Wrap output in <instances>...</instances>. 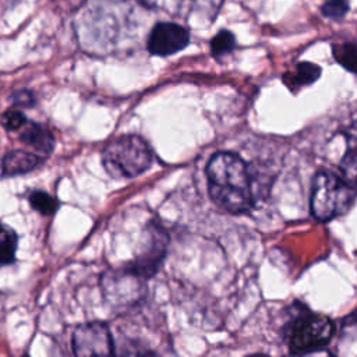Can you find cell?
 <instances>
[{
	"instance_id": "obj_15",
	"label": "cell",
	"mask_w": 357,
	"mask_h": 357,
	"mask_svg": "<svg viewBox=\"0 0 357 357\" xmlns=\"http://www.w3.org/2000/svg\"><path fill=\"white\" fill-rule=\"evenodd\" d=\"M26 120H28L26 116L20 110V107H15V106L3 112L0 117V123L7 131L20 130L26 123Z\"/></svg>"
},
{
	"instance_id": "obj_16",
	"label": "cell",
	"mask_w": 357,
	"mask_h": 357,
	"mask_svg": "<svg viewBox=\"0 0 357 357\" xmlns=\"http://www.w3.org/2000/svg\"><path fill=\"white\" fill-rule=\"evenodd\" d=\"M322 14L328 18L339 20L349 11V0H328L322 4Z\"/></svg>"
},
{
	"instance_id": "obj_14",
	"label": "cell",
	"mask_w": 357,
	"mask_h": 357,
	"mask_svg": "<svg viewBox=\"0 0 357 357\" xmlns=\"http://www.w3.org/2000/svg\"><path fill=\"white\" fill-rule=\"evenodd\" d=\"M333 57L350 73L356 70V45L353 42H346L342 45H335L333 47Z\"/></svg>"
},
{
	"instance_id": "obj_17",
	"label": "cell",
	"mask_w": 357,
	"mask_h": 357,
	"mask_svg": "<svg viewBox=\"0 0 357 357\" xmlns=\"http://www.w3.org/2000/svg\"><path fill=\"white\" fill-rule=\"evenodd\" d=\"M340 172L343 173L344 180L354 184V178H356V149H354V145H351L350 151L344 155V158L342 160V165H340Z\"/></svg>"
},
{
	"instance_id": "obj_18",
	"label": "cell",
	"mask_w": 357,
	"mask_h": 357,
	"mask_svg": "<svg viewBox=\"0 0 357 357\" xmlns=\"http://www.w3.org/2000/svg\"><path fill=\"white\" fill-rule=\"evenodd\" d=\"M10 100L15 107H31L35 105V96L29 89H18L10 95Z\"/></svg>"
},
{
	"instance_id": "obj_12",
	"label": "cell",
	"mask_w": 357,
	"mask_h": 357,
	"mask_svg": "<svg viewBox=\"0 0 357 357\" xmlns=\"http://www.w3.org/2000/svg\"><path fill=\"white\" fill-rule=\"evenodd\" d=\"M29 205L42 215H52L59 209V201L46 191L33 190L28 197Z\"/></svg>"
},
{
	"instance_id": "obj_1",
	"label": "cell",
	"mask_w": 357,
	"mask_h": 357,
	"mask_svg": "<svg viewBox=\"0 0 357 357\" xmlns=\"http://www.w3.org/2000/svg\"><path fill=\"white\" fill-rule=\"evenodd\" d=\"M212 201L230 213L248 211L254 204L252 180L247 163L233 152H216L206 165Z\"/></svg>"
},
{
	"instance_id": "obj_4",
	"label": "cell",
	"mask_w": 357,
	"mask_h": 357,
	"mask_svg": "<svg viewBox=\"0 0 357 357\" xmlns=\"http://www.w3.org/2000/svg\"><path fill=\"white\" fill-rule=\"evenodd\" d=\"M333 332V322L328 317L310 312L300 315L289 326V350L291 354H307L324 349Z\"/></svg>"
},
{
	"instance_id": "obj_2",
	"label": "cell",
	"mask_w": 357,
	"mask_h": 357,
	"mask_svg": "<svg viewBox=\"0 0 357 357\" xmlns=\"http://www.w3.org/2000/svg\"><path fill=\"white\" fill-rule=\"evenodd\" d=\"M153 153L144 138L121 135L109 142L102 152L105 170L113 178H134L151 167Z\"/></svg>"
},
{
	"instance_id": "obj_8",
	"label": "cell",
	"mask_w": 357,
	"mask_h": 357,
	"mask_svg": "<svg viewBox=\"0 0 357 357\" xmlns=\"http://www.w3.org/2000/svg\"><path fill=\"white\" fill-rule=\"evenodd\" d=\"M20 130L21 142L33 148L42 158H46L52 153L54 148V137L46 126L26 120V123Z\"/></svg>"
},
{
	"instance_id": "obj_7",
	"label": "cell",
	"mask_w": 357,
	"mask_h": 357,
	"mask_svg": "<svg viewBox=\"0 0 357 357\" xmlns=\"http://www.w3.org/2000/svg\"><path fill=\"white\" fill-rule=\"evenodd\" d=\"M190 42L188 31L174 22H158L148 38V50L155 56H170L183 50Z\"/></svg>"
},
{
	"instance_id": "obj_13",
	"label": "cell",
	"mask_w": 357,
	"mask_h": 357,
	"mask_svg": "<svg viewBox=\"0 0 357 357\" xmlns=\"http://www.w3.org/2000/svg\"><path fill=\"white\" fill-rule=\"evenodd\" d=\"M234 46H236L234 35L227 29H222L211 40V53L216 57L225 56L230 53L234 49Z\"/></svg>"
},
{
	"instance_id": "obj_5",
	"label": "cell",
	"mask_w": 357,
	"mask_h": 357,
	"mask_svg": "<svg viewBox=\"0 0 357 357\" xmlns=\"http://www.w3.org/2000/svg\"><path fill=\"white\" fill-rule=\"evenodd\" d=\"M75 356H110L113 339L110 329L103 322H88L75 328L71 337Z\"/></svg>"
},
{
	"instance_id": "obj_6",
	"label": "cell",
	"mask_w": 357,
	"mask_h": 357,
	"mask_svg": "<svg viewBox=\"0 0 357 357\" xmlns=\"http://www.w3.org/2000/svg\"><path fill=\"white\" fill-rule=\"evenodd\" d=\"M149 240L146 241V247L144 251L127 266L141 279L151 278L159 268L160 262L165 258L166 248H167V236L158 225H151L149 229Z\"/></svg>"
},
{
	"instance_id": "obj_10",
	"label": "cell",
	"mask_w": 357,
	"mask_h": 357,
	"mask_svg": "<svg viewBox=\"0 0 357 357\" xmlns=\"http://www.w3.org/2000/svg\"><path fill=\"white\" fill-rule=\"evenodd\" d=\"M319 75H321L319 66L310 61H303V63H298L293 71H287L286 74H283V82L290 89H297L315 82L319 78Z\"/></svg>"
},
{
	"instance_id": "obj_11",
	"label": "cell",
	"mask_w": 357,
	"mask_h": 357,
	"mask_svg": "<svg viewBox=\"0 0 357 357\" xmlns=\"http://www.w3.org/2000/svg\"><path fill=\"white\" fill-rule=\"evenodd\" d=\"M17 245V233L10 226L0 223V265H10L15 261Z\"/></svg>"
},
{
	"instance_id": "obj_3",
	"label": "cell",
	"mask_w": 357,
	"mask_h": 357,
	"mask_svg": "<svg viewBox=\"0 0 357 357\" xmlns=\"http://www.w3.org/2000/svg\"><path fill=\"white\" fill-rule=\"evenodd\" d=\"M354 184L343 177L321 170L315 174L311 188V213L321 222L346 213L354 204Z\"/></svg>"
},
{
	"instance_id": "obj_9",
	"label": "cell",
	"mask_w": 357,
	"mask_h": 357,
	"mask_svg": "<svg viewBox=\"0 0 357 357\" xmlns=\"http://www.w3.org/2000/svg\"><path fill=\"white\" fill-rule=\"evenodd\" d=\"M42 162L43 158L40 155L24 149L8 151L1 159V176L13 177L25 174L38 167Z\"/></svg>"
}]
</instances>
